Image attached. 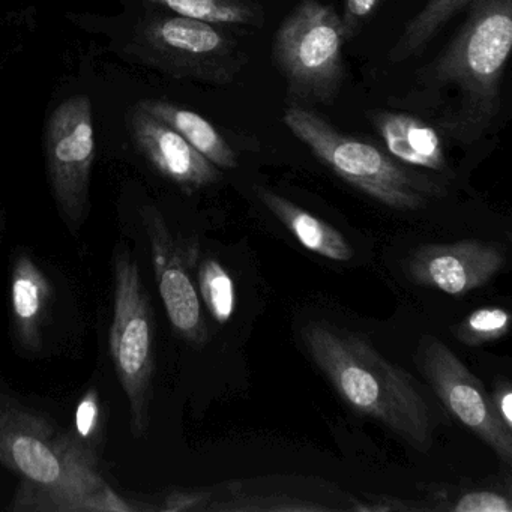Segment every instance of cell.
I'll list each match as a JSON object with an SVG mask.
<instances>
[{"mask_svg": "<svg viewBox=\"0 0 512 512\" xmlns=\"http://www.w3.org/2000/svg\"><path fill=\"white\" fill-rule=\"evenodd\" d=\"M341 17L320 0H302L275 34L272 56L287 83L290 106L331 104L344 80Z\"/></svg>", "mask_w": 512, "mask_h": 512, "instance_id": "5b68a950", "label": "cell"}, {"mask_svg": "<svg viewBox=\"0 0 512 512\" xmlns=\"http://www.w3.org/2000/svg\"><path fill=\"white\" fill-rule=\"evenodd\" d=\"M491 401H493L494 410L499 415L500 421L509 431H512V388L509 382L502 380L497 383Z\"/></svg>", "mask_w": 512, "mask_h": 512, "instance_id": "cb8c5ba5", "label": "cell"}, {"mask_svg": "<svg viewBox=\"0 0 512 512\" xmlns=\"http://www.w3.org/2000/svg\"><path fill=\"white\" fill-rule=\"evenodd\" d=\"M301 338L311 359L352 409L376 419L416 451H430V407L406 370L388 361L370 341L328 323H308Z\"/></svg>", "mask_w": 512, "mask_h": 512, "instance_id": "3957f363", "label": "cell"}, {"mask_svg": "<svg viewBox=\"0 0 512 512\" xmlns=\"http://www.w3.org/2000/svg\"><path fill=\"white\" fill-rule=\"evenodd\" d=\"M137 106L175 130L218 169L232 170L238 167V155L226 137L199 113L164 100H142Z\"/></svg>", "mask_w": 512, "mask_h": 512, "instance_id": "2e32d148", "label": "cell"}, {"mask_svg": "<svg viewBox=\"0 0 512 512\" xmlns=\"http://www.w3.org/2000/svg\"><path fill=\"white\" fill-rule=\"evenodd\" d=\"M506 265L505 248L493 242L463 239L422 245L407 257V275L422 287L460 296L490 283Z\"/></svg>", "mask_w": 512, "mask_h": 512, "instance_id": "8fae6325", "label": "cell"}, {"mask_svg": "<svg viewBox=\"0 0 512 512\" xmlns=\"http://www.w3.org/2000/svg\"><path fill=\"white\" fill-rule=\"evenodd\" d=\"M452 509L455 512H511L512 506L505 496L493 491H473L464 494Z\"/></svg>", "mask_w": 512, "mask_h": 512, "instance_id": "603a6c76", "label": "cell"}, {"mask_svg": "<svg viewBox=\"0 0 512 512\" xmlns=\"http://www.w3.org/2000/svg\"><path fill=\"white\" fill-rule=\"evenodd\" d=\"M386 151L401 164L443 173L448 170L442 136L433 125L406 112L380 110L371 116Z\"/></svg>", "mask_w": 512, "mask_h": 512, "instance_id": "4fadbf2b", "label": "cell"}, {"mask_svg": "<svg viewBox=\"0 0 512 512\" xmlns=\"http://www.w3.org/2000/svg\"><path fill=\"white\" fill-rule=\"evenodd\" d=\"M110 352L130 406L131 433L143 437L151 425L154 316L139 265L125 245L113 257Z\"/></svg>", "mask_w": 512, "mask_h": 512, "instance_id": "52a82bcc", "label": "cell"}, {"mask_svg": "<svg viewBox=\"0 0 512 512\" xmlns=\"http://www.w3.org/2000/svg\"><path fill=\"white\" fill-rule=\"evenodd\" d=\"M379 5L380 0H346L344 14L341 17L346 41L353 40L361 34L365 23L374 16Z\"/></svg>", "mask_w": 512, "mask_h": 512, "instance_id": "7402d4cb", "label": "cell"}, {"mask_svg": "<svg viewBox=\"0 0 512 512\" xmlns=\"http://www.w3.org/2000/svg\"><path fill=\"white\" fill-rule=\"evenodd\" d=\"M0 464L20 476L14 511H137L119 496L67 431L0 395Z\"/></svg>", "mask_w": 512, "mask_h": 512, "instance_id": "7a4b0ae2", "label": "cell"}, {"mask_svg": "<svg viewBox=\"0 0 512 512\" xmlns=\"http://www.w3.org/2000/svg\"><path fill=\"white\" fill-rule=\"evenodd\" d=\"M206 502L203 493H173L163 506L164 511H191V509L203 508Z\"/></svg>", "mask_w": 512, "mask_h": 512, "instance_id": "d4e9b609", "label": "cell"}, {"mask_svg": "<svg viewBox=\"0 0 512 512\" xmlns=\"http://www.w3.org/2000/svg\"><path fill=\"white\" fill-rule=\"evenodd\" d=\"M101 431H103V412H101L100 392L97 389H89L77 404L71 436L83 452L95 461H98Z\"/></svg>", "mask_w": 512, "mask_h": 512, "instance_id": "44dd1931", "label": "cell"}, {"mask_svg": "<svg viewBox=\"0 0 512 512\" xmlns=\"http://www.w3.org/2000/svg\"><path fill=\"white\" fill-rule=\"evenodd\" d=\"M256 191L263 205L298 239L302 247L335 262H349L352 259L355 254L352 245L334 226L268 188L257 187Z\"/></svg>", "mask_w": 512, "mask_h": 512, "instance_id": "9a60e30c", "label": "cell"}, {"mask_svg": "<svg viewBox=\"0 0 512 512\" xmlns=\"http://www.w3.org/2000/svg\"><path fill=\"white\" fill-rule=\"evenodd\" d=\"M50 301V283L29 254H20L11 274V311L17 340L26 350L41 346V326Z\"/></svg>", "mask_w": 512, "mask_h": 512, "instance_id": "5bb4252c", "label": "cell"}, {"mask_svg": "<svg viewBox=\"0 0 512 512\" xmlns=\"http://www.w3.org/2000/svg\"><path fill=\"white\" fill-rule=\"evenodd\" d=\"M418 359L422 374L443 406L509 466L512 431L500 421L481 380L443 341L431 335L421 338Z\"/></svg>", "mask_w": 512, "mask_h": 512, "instance_id": "9c48e42d", "label": "cell"}, {"mask_svg": "<svg viewBox=\"0 0 512 512\" xmlns=\"http://www.w3.org/2000/svg\"><path fill=\"white\" fill-rule=\"evenodd\" d=\"M511 329V316L502 307H481L455 326V337L466 346H482L500 340Z\"/></svg>", "mask_w": 512, "mask_h": 512, "instance_id": "ffe728a7", "label": "cell"}, {"mask_svg": "<svg viewBox=\"0 0 512 512\" xmlns=\"http://www.w3.org/2000/svg\"><path fill=\"white\" fill-rule=\"evenodd\" d=\"M283 121L338 178L388 208L419 211L443 193L433 179L412 172L373 143L341 133L310 107H287Z\"/></svg>", "mask_w": 512, "mask_h": 512, "instance_id": "277c9868", "label": "cell"}, {"mask_svg": "<svg viewBox=\"0 0 512 512\" xmlns=\"http://www.w3.org/2000/svg\"><path fill=\"white\" fill-rule=\"evenodd\" d=\"M149 67L176 79L229 86L247 55L226 26L178 16H154L137 28L130 50Z\"/></svg>", "mask_w": 512, "mask_h": 512, "instance_id": "8992f818", "label": "cell"}, {"mask_svg": "<svg viewBox=\"0 0 512 512\" xmlns=\"http://www.w3.org/2000/svg\"><path fill=\"white\" fill-rule=\"evenodd\" d=\"M511 49L512 0H472L455 37L419 71L407 103L428 110L443 136L473 145L499 115Z\"/></svg>", "mask_w": 512, "mask_h": 512, "instance_id": "6da1fadb", "label": "cell"}, {"mask_svg": "<svg viewBox=\"0 0 512 512\" xmlns=\"http://www.w3.org/2000/svg\"><path fill=\"white\" fill-rule=\"evenodd\" d=\"M178 16L226 26L262 28L265 8L262 0H149Z\"/></svg>", "mask_w": 512, "mask_h": 512, "instance_id": "e0dca14e", "label": "cell"}, {"mask_svg": "<svg viewBox=\"0 0 512 512\" xmlns=\"http://www.w3.org/2000/svg\"><path fill=\"white\" fill-rule=\"evenodd\" d=\"M128 127L146 160L182 190H202L220 181L221 172L217 166L206 160L175 130L137 104L128 113Z\"/></svg>", "mask_w": 512, "mask_h": 512, "instance_id": "7c38bea8", "label": "cell"}, {"mask_svg": "<svg viewBox=\"0 0 512 512\" xmlns=\"http://www.w3.org/2000/svg\"><path fill=\"white\" fill-rule=\"evenodd\" d=\"M470 4L472 0H428L425 7L407 23L389 53V61L400 64L421 55L434 37Z\"/></svg>", "mask_w": 512, "mask_h": 512, "instance_id": "ac0fdd59", "label": "cell"}, {"mask_svg": "<svg viewBox=\"0 0 512 512\" xmlns=\"http://www.w3.org/2000/svg\"><path fill=\"white\" fill-rule=\"evenodd\" d=\"M143 226L151 245L152 263L167 317L179 337L203 347L209 340L199 290L188 269L194 250L185 253L155 206L142 209Z\"/></svg>", "mask_w": 512, "mask_h": 512, "instance_id": "30bf717a", "label": "cell"}, {"mask_svg": "<svg viewBox=\"0 0 512 512\" xmlns=\"http://www.w3.org/2000/svg\"><path fill=\"white\" fill-rule=\"evenodd\" d=\"M199 296L215 322L226 325L236 310V289L232 275L217 259H205L199 266Z\"/></svg>", "mask_w": 512, "mask_h": 512, "instance_id": "d6986e66", "label": "cell"}, {"mask_svg": "<svg viewBox=\"0 0 512 512\" xmlns=\"http://www.w3.org/2000/svg\"><path fill=\"white\" fill-rule=\"evenodd\" d=\"M94 116L88 95H74L56 107L46 128V157L56 205L71 232L88 217L94 166Z\"/></svg>", "mask_w": 512, "mask_h": 512, "instance_id": "ba28073f", "label": "cell"}]
</instances>
